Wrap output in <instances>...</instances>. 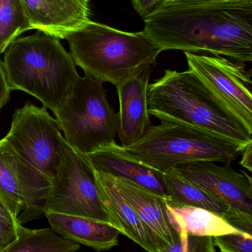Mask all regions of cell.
Returning a JSON list of instances; mask_svg holds the SVG:
<instances>
[{"label": "cell", "instance_id": "13", "mask_svg": "<svg viewBox=\"0 0 252 252\" xmlns=\"http://www.w3.org/2000/svg\"><path fill=\"white\" fill-rule=\"evenodd\" d=\"M87 155L97 171L133 182L168 199L163 173L142 162L116 141Z\"/></svg>", "mask_w": 252, "mask_h": 252}, {"label": "cell", "instance_id": "18", "mask_svg": "<svg viewBox=\"0 0 252 252\" xmlns=\"http://www.w3.org/2000/svg\"><path fill=\"white\" fill-rule=\"evenodd\" d=\"M167 208L171 224L178 233L186 232L189 235L213 238L227 234L248 236L233 227L223 216L206 209L175 205L167 201Z\"/></svg>", "mask_w": 252, "mask_h": 252}, {"label": "cell", "instance_id": "31", "mask_svg": "<svg viewBox=\"0 0 252 252\" xmlns=\"http://www.w3.org/2000/svg\"><path fill=\"white\" fill-rule=\"evenodd\" d=\"M247 74L248 77H250V78H252V67L248 71H247Z\"/></svg>", "mask_w": 252, "mask_h": 252}, {"label": "cell", "instance_id": "2", "mask_svg": "<svg viewBox=\"0 0 252 252\" xmlns=\"http://www.w3.org/2000/svg\"><path fill=\"white\" fill-rule=\"evenodd\" d=\"M148 107L158 120L196 126L244 144L252 134L241 118L191 70H167L150 84Z\"/></svg>", "mask_w": 252, "mask_h": 252}, {"label": "cell", "instance_id": "20", "mask_svg": "<svg viewBox=\"0 0 252 252\" xmlns=\"http://www.w3.org/2000/svg\"><path fill=\"white\" fill-rule=\"evenodd\" d=\"M81 245L61 236L52 228L30 229L22 226L19 238L4 252H74Z\"/></svg>", "mask_w": 252, "mask_h": 252}, {"label": "cell", "instance_id": "15", "mask_svg": "<svg viewBox=\"0 0 252 252\" xmlns=\"http://www.w3.org/2000/svg\"><path fill=\"white\" fill-rule=\"evenodd\" d=\"M111 177L117 189L154 235L160 252H170L177 242L179 234L169 218L167 199L133 182Z\"/></svg>", "mask_w": 252, "mask_h": 252}, {"label": "cell", "instance_id": "25", "mask_svg": "<svg viewBox=\"0 0 252 252\" xmlns=\"http://www.w3.org/2000/svg\"><path fill=\"white\" fill-rule=\"evenodd\" d=\"M223 217L233 227L252 238V216L229 207Z\"/></svg>", "mask_w": 252, "mask_h": 252}, {"label": "cell", "instance_id": "3", "mask_svg": "<svg viewBox=\"0 0 252 252\" xmlns=\"http://www.w3.org/2000/svg\"><path fill=\"white\" fill-rule=\"evenodd\" d=\"M86 75L118 87L157 62L160 47L144 31L126 32L90 20L66 38Z\"/></svg>", "mask_w": 252, "mask_h": 252}, {"label": "cell", "instance_id": "1", "mask_svg": "<svg viewBox=\"0 0 252 252\" xmlns=\"http://www.w3.org/2000/svg\"><path fill=\"white\" fill-rule=\"evenodd\" d=\"M144 33L161 51L205 52L252 63V0L157 5Z\"/></svg>", "mask_w": 252, "mask_h": 252}, {"label": "cell", "instance_id": "22", "mask_svg": "<svg viewBox=\"0 0 252 252\" xmlns=\"http://www.w3.org/2000/svg\"><path fill=\"white\" fill-rule=\"evenodd\" d=\"M22 225L0 196V252L13 244L19 238Z\"/></svg>", "mask_w": 252, "mask_h": 252}, {"label": "cell", "instance_id": "27", "mask_svg": "<svg viewBox=\"0 0 252 252\" xmlns=\"http://www.w3.org/2000/svg\"><path fill=\"white\" fill-rule=\"evenodd\" d=\"M159 0H132L133 8L143 18L148 15L158 4Z\"/></svg>", "mask_w": 252, "mask_h": 252}, {"label": "cell", "instance_id": "19", "mask_svg": "<svg viewBox=\"0 0 252 252\" xmlns=\"http://www.w3.org/2000/svg\"><path fill=\"white\" fill-rule=\"evenodd\" d=\"M169 192L167 202L175 205L206 209L223 216L229 206L216 195L192 183L174 169L163 173Z\"/></svg>", "mask_w": 252, "mask_h": 252}, {"label": "cell", "instance_id": "30", "mask_svg": "<svg viewBox=\"0 0 252 252\" xmlns=\"http://www.w3.org/2000/svg\"><path fill=\"white\" fill-rule=\"evenodd\" d=\"M241 173H242L244 176L247 178V180H248L249 183H250V186L252 189V176H250V175L247 174V172L244 171V170H241Z\"/></svg>", "mask_w": 252, "mask_h": 252}, {"label": "cell", "instance_id": "14", "mask_svg": "<svg viewBox=\"0 0 252 252\" xmlns=\"http://www.w3.org/2000/svg\"><path fill=\"white\" fill-rule=\"evenodd\" d=\"M151 73V68H148L116 87L119 99L118 137L124 147L142 139L152 126L148 99Z\"/></svg>", "mask_w": 252, "mask_h": 252}, {"label": "cell", "instance_id": "6", "mask_svg": "<svg viewBox=\"0 0 252 252\" xmlns=\"http://www.w3.org/2000/svg\"><path fill=\"white\" fill-rule=\"evenodd\" d=\"M103 84L80 75L69 97L53 112L65 140L86 155L115 142L118 136V115Z\"/></svg>", "mask_w": 252, "mask_h": 252}, {"label": "cell", "instance_id": "26", "mask_svg": "<svg viewBox=\"0 0 252 252\" xmlns=\"http://www.w3.org/2000/svg\"><path fill=\"white\" fill-rule=\"evenodd\" d=\"M11 91L3 61L0 59V110L8 102Z\"/></svg>", "mask_w": 252, "mask_h": 252}, {"label": "cell", "instance_id": "8", "mask_svg": "<svg viewBox=\"0 0 252 252\" xmlns=\"http://www.w3.org/2000/svg\"><path fill=\"white\" fill-rule=\"evenodd\" d=\"M62 130L47 108L28 102L16 109L4 138L35 170L53 180L62 162Z\"/></svg>", "mask_w": 252, "mask_h": 252}, {"label": "cell", "instance_id": "4", "mask_svg": "<svg viewBox=\"0 0 252 252\" xmlns=\"http://www.w3.org/2000/svg\"><path fill=\"white\" fill-rule=\"evenodd\" d=\"M3 64L12 90L31 95L53 112L69 97L80 76L60 39L41 31L16 38L4 52Z\"/></svg>", "mask_w": 252, "mask_h": 252}, {"label": "cell", "instance_id": "17", "mask_svg": "<svg viewBox=\"0 0 252 252\" xmlns=\"http://www.w3.org/2000/svg\"><path fill=\"white\" fill-rule=\"evenodd\" d=\"M97 174L102 198L116 223L117 229L145 251L160 252L154 235L117 189L112 178L98 171Z\"/></svg>", "mask_w": 252, "mask_h": 252}, {"label": "cell", "instance_id": "10", "mask_svg": "<svg viewBox=\"0 0 252 252\" xmlns=\"http://www.w3.org/2000/svg\"><path fill=\"white\" fill-rule=\"evenodd\" d=\"M195 72L241 118L252 134V78L244 64L220 56L185 52Z\"/></svg>", "mask_w": 252, "mask_h": 252}, {"label": "cell", "instance_id": "24", "mask_svg": "<svg viewBox=\"0 0 252 252\" xmlns=\"http://www.w3.org/2000/svg\"><path fill=\"white\" fill-rule=\"evenodd\" d=\"M216 247L223 252H252V238L238 234L214 237Z\"/></svg>", "mask_w": 252, "mask_h": 252}, {"label": "cell", "instance_id": "5", "mask_svg": "<svg viewBox=\"0 0 252 252\" xmlns=\"http://www.w3.org/2000/svg\"><path fill=\"white\" fill-rule=\"evenodd\" d=\"M244 144L187 123L160 120L143 137L125 147L147 165L161 173L176 166L201 161L226 164L241 157Z\"/></svg>", "mask_w": 252, "mask_h": 252}, {"label": "cell", "instance_id": "16", "mask_svg": "<svg viewBox=\"0 0 252 252\" xmlns=\"http://www.w3.org/2000/svg\"><path fill=\"white\" fill-rule=\"evenodd\" d=\"M44 216L61 236L94 251L107 252L119 245L121 232L109 223L54 212H46Z\"/></svg>", "mask_w": 252, "mask_h": 252}, {"label": "cell", "instance_id": "29", "mask_svg": "<svg viewBox=\"0 0 252 252\" xmlns=\"http://www.w3.org/2000/svg\"><path fill=\"white\" fill-rule=\"evenodd\" d=\"M226 1V0H159L157 5H173V4H195V3L214 2V1Z\"/></svg>", "mask_w": 252, "mask_h": 252}, {"label": "cell", "instance_id": "28", "mask_svg": "<svg viewBox=\"0 0 252 252\" xmlns=\"http://www.w3.org/2000/svg\"><path fill=\"white\" fill-rule=\"evenodd\" d=\"M240 164L252 174V136L243 150Z\"/></svg>", "mask_w": 252, "mask_h": 252}, {"label": "cell", "instance_id": "12", "mask_svg": "<svg viewBox=\"0 0 252 252\" xmlns=\"http://www.w3.org/2000/svg\"><path fill=\"white\" fill-rule=\"evenodd\" d=\"M32 30L66 39L90 19V0H20Z\"/></svg>", "mask_w": 252, "mask_h": 252}, {"label": "cell", "instance_id": "23", "mask_svg": "<svg viewBox=\"0 0 252 252\" xmlns=\"http://www.w3.org/2000/svg\"><path fill=\"white\" fill-rule=\"evenodd\" d=\"M176 244L170 252H215L216 244L213 237L189 235L179 232Z\"/></svg>", "mask_w": 252, "mask_h": 252}, {"label": "cell", "instance_id": "21", "mask_svg": "<svg viewBox=\"0 0 252 252\" xmlns=\"http://www.w3.org/2000/svg\"><path fill=\"white\" fill-rule=\"evenodd\" d=\"M32 26L20 0H0V54Z\"/></svg>", "mask_w": 252, "mask_h": 252}, {"label": "cell", "instance_id": "11", "mask_svg": "<svg viewBox=\"0 0 252 252\" xmlns=\"http://www.w3.org/2000/svg\"><path fill=\"white\" fill-rule=\"evenodd\" d=\"M179 174L220 198L229 207L252 216V189L246 176L230 163L201 161L176 166Z\"/></svg>", "mask_w": 252, "mask_h": 252}, {"label": "cell", "instance_id": "7", "mask_svg": "<svg viewBox=\"0 0 252 252\" xmlns=\"http://www.w3.org/2000/svg\"><path fill=\"white\" fill-rule=\"evenodd\" d=\"M62 162L52 180L50 195L43 207L46 212L81 216L109 223L113 217L101 196L97 170L88 155L74 149L62 139Z\"/></svg>", "mask_w": 252, "mask_h": 252}, {"label": "cell", "instance_id": "9", "mask_svg": "<svg viewBox=\"0 0 252 252\" xmlns=\"http://www.w3.org/2000/svg\"><path fill=\"white\" fill-rule=\"evenodd\" d=\"M52 184L51 179L27 162L5 139L0 140V196L16 217L25 210L21 223L23 218L44 214Z\"/></svg>", "mask_w": 252, "mask_h": 252}]
</instances>
